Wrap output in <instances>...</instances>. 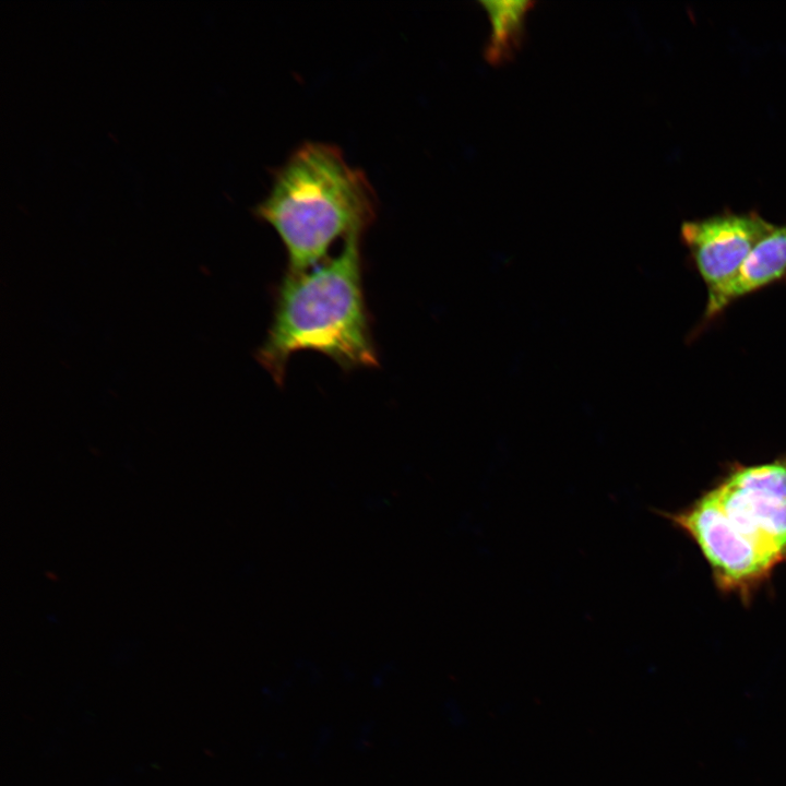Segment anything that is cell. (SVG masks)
I'll list each match as a JSON object with an SVG mask.
<instances>
[{
    "label": "cell",
    "mask_w": 786,
    "mask_h": 786,
    "mask_svg": "<svg viewBox=\"0 0 786 786\" xmlns=\"http://www.w3.org/2000/svg\"><path fill=\"white\" fill-rule=\"evenodd\" d=\"M654 513L698 547L720 593L748 606L786 564V453L764 463H727L689 504Z\"/></svg>",
    "instance_id": "cell-1"
},
{
    "label": "cell",
    "mask_w": 786,
    "mask_h": 786,
    "mask_svg": "<svg viewBox=\"0 0 786 786\" xmlns=\"http://www.w3.org/2000/svg\"><path fill=\"white\" fill-rule=\"evenodd\" d=\"M360 238L348 236L336 255L308 271L287 272L275 288L272 322L257 359L278 385L289 358L301 350L323 354L345 371L378 366Z\"/></svg>",
    "instance_id": "cell-2"
},
{
    "label": "cell",
    "mask_w": 786,
    "mask_h": 786,
    "mask_svg": "<svg viewBox=\"0 0 786 786\" xmlns=\"http://www.w3.org/2000/svg\"><path fill=\"white\" fill-rule=\"evenodd\" d=\"M374 209L365 174L350 166L340 148L307 142L279 167L255 214L279 236L287 272L299 273L326 260L336 239L362 235Z\"/></svg>",
    "instance_id": "cell-3"
},
{
    "label": "cell",
    "mask_w": 786,
    "mask_h": 786,
    "mask_svg": "<svg viewBox=\"0 0 786 786\" xmlns=\"http://www.w3.org/2000/svg\"><path fill=\"white\" fill-rule=\"evenodd\" d=\"M774 227L755 211L736 213L726 210L684 221L680 236L710 293L737 273L755 245Z\"/></svg>",
    "instance_id": "cell-4"
},
{
    "label": "cell",
    "mask_w": 786,
    "mask_h": 786,
    "mask_svg": "<svg viewBox=\"0 0 786 786\" xmlns=\"http://www.w3.org/2000/svg\"><path fill=\"white\" fill-rule=\"evenodd\" d=\"M778 283H786V224L765 235L727 283L707 293L703 320L712 321L737 300Z\"/></svg>",
    "instance_id": "cell-5"
},
{
    "label": "cell",
    "mask_w": 786,
    "mask_h": 786,
    "mask_svg": "<svg viewBox=\"0 0 786 786\" xmlns=\"http://www.w3.org/2000/svg\"><path fill=\"white\" fill-rule=\"evenodd\" d=\"M490 22V35L485 57L492 64H501L513 58L521 46L527 13L532 1H481Z\"/></svg>",
    "instance_id": "cell-6"
}]
</instances>
